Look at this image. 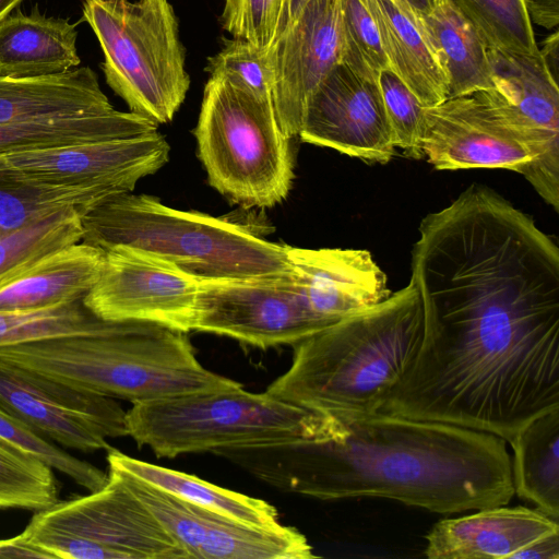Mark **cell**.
Segmentation results:
<instances>
[{"label": "cell", "instance_id": "obj_1", "mask_svg": "<svg viewBox=\"0 0 559 559\" xmlns=\"http://www.w3.org/2000/svg\"><path fill=\"white\" fill-rule=\"evenodd\" d=\"M329 418L324 439L212 454L278 490L321 500L383 498L453 514L514 496L511 456L496 435L386 413Z\"/></svg>", "mask_w": 559, "mask_h": 559}, {"label": "cell", "instance_id": "obj_2", "mask_svg": "<svg viewBox=\"0 0 559 559\" xmlns=\"http://www.w3.org/2000/svg\"><path fill=\"white\" fill-rule=\"evenodd\" d=\"M424 336L423 301L409 281L384 300L293 345L289 368L265 392L321 415L381 413Z\"/></svg>", "mask_w": 559, "mask_h": 559}, {"label": "cell", "instance_id": "obj_3", "mask_svg": "<svg viewBox=\"0 0 559 559\" xmlns=\"http://www.w3.org/2000/svg\"><path fill=\"white\" fill-rule=\"evenodd\" d=\"M0 359L73 389L132 404L242 386L204 367L187 333L142 321H108L96 333L0 348Z\"/></svg>", "mask_w": 559, "mask_h": 559}, {"label": "cell", "instance_id": "obj_4", "mask_svg": "<svg viewBox=\"0 0 559 559\" xmlns=\"http://www.w3.org/2000/svg\"><path fill=\"white\" fill-rule=\"evenodd\" d=\"M82 241L102 250L116 245L142 249L201 281L292 273L286 245L239 223L169 207L147 194L122 193L83 215Z\"/></svg>", "mask_w": 559, "mask_h": 559}, {"label": "cell", "instance_id": "obj_5", "mask_svg": "<svg viewBox=\"0 0 559 559\" xmlns=\"http://www.w3.org/2000/svg\"><path fill=\"white\" fill-rule=\"evenodd\" d=\"M128 437L157 457L320 440L330 419L242 386L197 392L132 404L127 411Z\"/></svg>", "mask_w": 559, "mask_h": 559}, {"label": "cell", "instance_id": "obj_6", "mask_svg": "<svg viewBox=\"0 0 559 559\" xmlns=\"http://www.w3.org/2000/svg\"><path fill=\"white\" fill-rule=\"evenodd\" d=\"M194 135L209 183L231 202L267 209L287 198L295 177L292 139L271 99L211 75Z\"/></svg>", "mask_w": 559, "mask_h": 559}, {"label": "cell", "instance_id": "obj_7", "mask_svg": "<svg viewBox=\"0 0 559 559\" xmlns=\"http://www.w3.org/2000/svg\"><path fill=\"white\" fill-rule=\"evenodd\" d=\"M83 21L104 55L108 86L130 111L173 120L190 86L178 20L168 0H84Z\"/></svg>", "mask_w": 559, "mask_h": 559}, {"label": "cell", "instance_id": "obj_8", "mask_svg": "<svg viewBox=\"0 0 559 559\" xmlns=\"http://www.w3.org/2000/svg\"><path fill=\"white\" fill-rule=\"evenodd\" d=\"M22 534L50 559H187L110 468L102 488L35 512Z\"/></svg>", "mask_w": 559, "mask_h": 559}, {"label": "cell", "instance_id": "obj_9", "mask_svg": "<svg viewBox=\"0 0 559 559\" xmlns=\"http://www.w3.org/2000/svg\"><path fill=\"white\" fill-rule=\"evenodd\" d=\"M328 325L307 307L289 273L200 281L192 331L265 349L295 345Z\"/></svg>", "mask_w": 559, "mask_h": 559}, {"label": "cell", "instance_id": "obj_10", "mask_svg": "<svg viewBox=\"0 0 559 559\" xmlns=\"http://www.w3.org/2000/svg\"><path fill=\"white\" fill-rule=\"evenodd\" d=\"M493 88L474 95L535 156L527 181L559 211V87L542 55L488 49Z\"/></svg>", "mask_w": 559, "mask_h": 559}, {"label": "cell", "instance_id": "obj_11", "mask_svg": "<svg viewBox=\"0 0 559 559\" xmlns=\"http://www.w3.org/2000/svg\"><path fill=\"white\" fill-rule=\"evenodd\" d=\"M200 281L157 254L116 245L104 250L99 277L84 304L104 320L150 322L188 333Z\"/></svg>", "mask_w": 559, "mask_h": 559}, {"label": "cell", "instance_id": "obj_12", "mask_svg": "<svg viewBox=\"0 0 559 559\" xmlns=\"http://www.w3.org/2000/svg\"><path fill=\"white\" fill-rule=\"evenodd\" d=\"M0 408L39 436L83 452L128 437L127 411L115 399L73 389L0 359Z\"/></svg>", "mask_w": 559, "mask_h": 559}, {"label": "cell", "instance_id": "obj_13", "mask_svg": "<svg viewBox=\"0 0 559 559\" xmlns=\"http://www.w3.org/2000/svg\"><path fill=\"white\" fill-rule=\"evenodd\" d=\"M342 56L340 0H311L267 48L272 105L286 136H298L310 99Z\"/></svg>", "mask_w": 559, "mask_h": 559}, {"label": "cell", "instance_id": "obj_14", "mask_svg": "<svg viewBox=\"0 0 559 559\" xmlns=\"http://www.w3.org/2000/svg\"><path fill=\"white\" fill-rule=\"evenodd\" d=\"M170 146L158 131L67 147L1 155L28 179L59 187L104 192L109 198L132 192L144 177L169 160Z\"/></svg>", "mask_w": 559, "mask_h": 559}, {"label": "cell", "instance_id": "obj_15", "mask_svg": "<svg viewBox=\"0 0 559 559\" xmlns=\"http://www.w3.org/2000/svg\"><path fill=\"white\" fill-rule=\"evenodd\" d=\"M300 141L385 164L395 153L393 132L378 82L337 64L310 99Z\"/></svg>", "mask_w": 559, "mask_h": 559}, {"label": "cell", "instance_id": "obj_16", "mask_svg": "<svg viewBox=\"0 0 559 559\" xmlns=\"http://www.w3.org/2000/svg\"><path fill=\"white\" fill-rule=\"evenodd\" d=\"M421 147L438 170L502 168L527 180L535 164L526 145L474 94L424 107Z\"/></svg>", "mask_w": 559, "mask_h": 559}, {"label": "cell", "instance_id": "obj_17", "mask_svg": "<svg viewBox=\"0 0 559 559\" xmlns=\"http://www.w3.org/2000/svg\"><path fill=\"white\" fill-rule=\"evenodd\" d=\"M286 253L305 304L329 325L390 296L386 275L367 250L286 245Z\"/></svg>", "mask_w": 559, "mask_h": 559}, {"label": "cell", "instance_id": "obj_18", "mask_svg": "<svg viewBox=\"0 0 559 559\" xmlns=\"http://www.w3.org/2000/svg\"><path fill=\"white\" fill-rule=\"evenodd\" d=\"M442 519L425 536L429 559H511L530 543L559 532V520L522 506H495Z\"/></svg>", "mask_w": 559, "mask_h": 559}, {"label": "cell", "instance_id": "obj_19", "mask_svg": "<svg viewBox=\"0 0 559 559\" xmlns=\"http://www.w3.org/2000/svg\"><path fill=\"white\" fill-rule=\"evenodd\" d=\"M362 1L377 25L393 73L424 107L447 100V74L420 15L401 0Z\"/></svg>", "mask_w": 559, "mask_h": 559}, {"label": "cell", "instance_id": "obj_20", "mask_svg": "<svg viewBox=\"0 0 559 559\" xmlns=\"http://www.w3.org/2000/svg\"><path fill=\"white\" fill-rule=\"evenodd\" d=\"M114 109L90 67L43 76H0V124L103 115Z\"/></svg>", "mask_w": 559, "mask_h": 559}, {"label": "cell", "instance_id": "obj_21", "mask_svg": "<svg viewBox=\"0 0 559 559\" xmlns=\"http://www.w3.org/2000/svg\"><path fill=\"white\" fill-rule=\"evenodd\" d=\"M104 250L84 241L60 248L0 286V311H29L84 298L97 282Z\"/></svg>", "mask_w": 559, "mask_h": 559}, {"label": "cell", "instance_id": "obj_22", "mask_svg": "<svg viewBox=\"0 0 559 559\" xmlns=\"http://www.w3.org/2000/svg\"><path fill=\"white\" fill-rule=\"evenodd\" d=\"M75 24L46 16L37 7L0 22V76L31 78L63 73L80 64Z\"/></svg>", "mask_w": 559, "mask_h": 559}, {"label": "cell", "instance_id": "obj_23", "mask_svg": "<svg viewBox=\"0 0 559 559\" xmlns=\"http://www.w3.org/2000/svg\"><path fill=\"white\" fill-rule=\"evenodd\" d=\"M108 466L126 471L181 500L230 521L262 530L282 526L274 506L236 492L197 476L131 457L114 448L107 450Z\"/></svg>", "mask_w": 559, "mask_h": 559}, {"label": "cell", "instance_id": "obj_24", "mask_svg": "<svg viewBox=\"0 0 559 559\" xmlns=\"http://www.w3.org/2000/svg\"><path fill=\"white\" fill-rule=\"evenodd\" d=\"M157 131L132 111L0 124V155L124 139Z\"/></svg>", "mask_w": 559, "mask_h": 559}, {"label": "cell", "instance_id": "obj_25", "mask_svg": "<svg viewBox=\"0 0 559 559\" xmlns=\"http://www.w3.org/2000/svg\"><path fill=\"white\" fill-rule=\"evenodd\" d=\"M420 17L447 74L448 98L493 88L487 46L448 0H436Z\"/></svg>", "mask_w": 559, "mask_h": 559}, {"label": "cell", "instance_id": "obj_26", "mask_svg": "<svg viewBox=\"0 0 559 559\" xmlns=\"http://www.w3.org/2000/svg\"><path fill=\"white\" fill-rule=\"evenodd\" d=\"M509 443L514 495L559 520V407L528 421Z\"/></svg>", "mask_w": 559, "mask_h": 559}, {"label": "cell", "instance_id": "obj_27", "mask_svg": "<svg viewBox=\"0 0 559 559\" xmlns=\"http://www.w3.org/2000/svg\"><path fill=\"white\" fill-rule=\"evenodd\" d=\"M197 507V506H195ZM205 524L200 559H311L306 536L292 526H247L197 507Z\"/></svg>", "mask_w": 559, "mask_h": 559}, {"label": "cell", "instance_id": "obj_28", "mask_svg": "<svg viewBox=\"0 0 559 559\" xmlns=\"http://www.w3.org/2000/svg\"><path fill=\"white\" fill-rule=\"evenodd\" d=\"M107 199L97 190L33 181L8 166L0 155V239L68 207L85 215Z\"/></svg>", "mask_w": 559, "mask_h": 559}, {"label": "cell", "instance_id": "obj_29", "mask_svg": "<svg viewBox=\"0 0 559 559\" xmlns=\"http://www.w3.org/2000/svg\"><path fill=\"white\" fill-rule=\"evenodd\" d=\"M83 212L68 207L0 239V286L47 254L82 240Z\"/></svg>", "mask_w": 559, "mask_h": 559}, {"label": "cell", "instance_id": "obj_30", "mask_svg": "<svg viewBox=\"0 0 559 559\" xmlns=\"http://www.w3.org/2000/svg\"><path fill=\"white\" fill-rule=\"evenodd\" d=\"M100 319L84 298L29 311H0V348L43 338L92 334L103 330Z\"/></svg>", "mask_w": 559, "mask_h": 559}, {"label": "cell", "instance_id": "obj_31", "mask_svg": "<svg viewBox=\"0 0 559 559\" xmlns=\"http://www.w3.org/2000/svg\"><path fill=\"white\" fill-rule=\"evenodd\" d=\"M475 28L488 49L538 52L523 0H448Z\"/></svg>", "mask_w": 559, "mask_h": 559}, {"label": "cell", "instance_id": "obj_32", "mask_svg": "<svg viewBox=\"0 0 559 559\" xmlns=\"http://www.w3.org/2000/svg\"><path fill=\"white\" fill-rule=\"evenodd\" d=\"M59 500L53 469L0 438V510L40 511Z\"/></svg>", "mask_w": 559, "mask_h": 559}, {"label": "cell", "instance_id": "obj_33", "mask_svg": "<svg viewBox=\"0 0 559 559\" xmlns=\"http://www.w3.org/2000/svg\"><path fill=\"white\" fill-rule=\"evenodd\" d=\"M108 468L118 473L130 491L185 551L187 559H200L205 524L195 506L126 471L112 466Z\"/></svg>", "mask_w": 559, "mask_h": 559}, {"label": "cell", "instance_id": "obj_34", "mask_svg": "<svg viewBox=\"0 0 559 559\" xmlns=\"http://www.w3.org/2000/svg\"><path fill=\"white\" fill-rule=\"evenodd\" d=\"M343 39L342 63L358 75L378 82L391 70L377 25L362 0H340Z\"/></svg>", "mask_w": 559, "mask_h": 559}, {"label": "cell", "instance_id": "obj_35", "mask_svg": "<svg viewBox=\"0 0 559 559\" xmlns=\"http://www.w3.org/2000/svg\"><path fill=\"white\" fill-rule=\"evenodd\" d=\"M206 70L211 75L224 76L261 98L271 99L267 48H259L242 38L224 39L222 49L209 58Z\"/></svg>", "mask_w": 559, "mask_h": 559}, {"label": "cell", "instance_id": "obj_36", "mask_svg": "<svg viewBox=\"0 0 559 559\" xmlns=\"http://www.w3.org/2000/svg\"><path fill=\"white\" fill-rule=\"evenodd\" d=\"M378 85L393 132L395 147L402 148L407 157L423 158L424 106L392 70H384L380 73Z\"/></svg>", "mask_w": 559, "mask_h": 559}, {"label": "cell", "instance_id": "obj_37", "mask_svg": "<svg viewBox=\"0 0 559 559\" xmlns=\"http://www.w3.org/2000/svg\"><path fill=\"white\" fill-rule=\"evenodd\" d=\"M283 0H225L222 26L233 37L266 49L275 39Z\"/></svg>", "mask_w": 559, "mask_h": 559}, {"label": "cell", "instance_id": "obj_38", "mask_svg": "<svg viewBox=\"0 0 559 559\" xmlns=\"http://www.w3.org/2000/svg\"><path fill=\"white\" fill-rule=\"evenodd\" d=\"M531 22L551 29L559 24V0H523Z\"/></svg>", "mask_w": 559, "mask_h": 559}, {"label": "cell", "instance_id": "obj_39", "mask_svg": "<svg viewBox=\"0 0 559 559\" xmlns=\"http://www.w3.org/2000/svg\"><path fill=\"white\" fill-rule=\"evenodd\" d=\"M511 559H559V532L530 543L516 551Z\"/></svg>", "mask_w": 559, "mask_h": 559}, {"label": "cell", "instance_id": "obj_40", "mask_svg": "<svg viewBox=\"0 0 559 559\" xmlns=\"http://www.w3.org/2000/svg\"><path fill=\"white\" fill-rule=\"evenodd\" d=\"M0 558H47L22 533L7 539H0Z\"/></svg>", "mask_w": 559, "mask_h": 559}, {"label": "cell", "instance_id": "obj_41", "mask_svg": "<svg viewBox=\"0 0 559 559\" xmlns=\"http://www.w3.org/2000/svg\"><path fill=\"white\" fill-rule=\"evenodd\" d=\"M543 48L539 50L548 70L552 76L558 80L559 70V33L555 32L549 35L543 43Z\"/></svg>", "mask_w": 559, "mask_h": 559}, {"label": "cell", "instance_id": "obj_42", "mask_svg": "<svg viewBox=\"0 0 559 559\" xmlns=\"http://www.w3.org/2000/svg\"><path fill=\"white\" fill-rule=\"evenodd\" d=\"M310 1L311 0H283L281 17L275 38L296 21L300 12Z\"/></svg>", "mask_w": 559, "mask_h": 559}, {"label": "cell", "instance_id": "obj_43", "mask_svg": "<svg viewBox=\"0 0 559 559\" xmlns=\"http://www.w3.org/2000/svg\"><path fill=\"white\" fill-rule=\"evenodd\" d=\"M415 10L419 15L428 13L436 0H401Z\"/></svg>", "mask_w": 559, "mask_h": 559}, {"label": "cell", "instance_id": "obj_44", "mask_svg": "<svg viewBox=\"0 0 559 559\" xmlns=\"http://www.w3.org/2000/svg\"><path fill=\"white\" fill-rule=\"evenodd\" d=\"M22 0H0V22L5 19Z\"/></svg>", "mask_w": 559, "mask_h": 559}]
</instances>
